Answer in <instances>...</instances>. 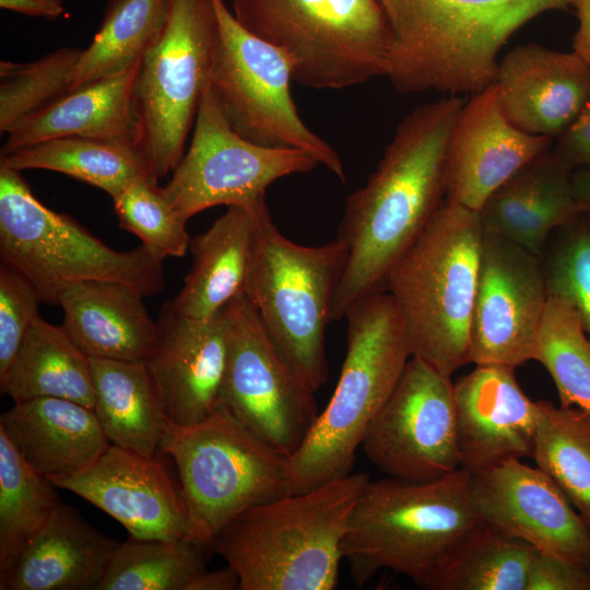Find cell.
Instances as JSON below:
<instances>
[{"label": "cell", "instance_id": "cell-1", "mask_svg": "<svg viewBox=\"0 0 590 590\" xmlns=\"http://www.w3.org/2000/svg\"><path fill=\"white\" fill-rule=\"evenodd\" d=\"M465 99L450 95L405 116L366 185L345 200L337 238L347 259L331 321L384 291L393 264L425 229L446 197L449 140Z\"/></svg>", "mask_w": 590, "mask_h": 590}, {"label": "cell", "instance_id": "cell-2", "mask_svg": "<svg viewBox=\"0 0 590 590\" xmlns=\"http://www.w3.org/2000/svg\"><path fill=\"white\" fill-rule=\"evenodd\" d=\"M369 480L352 472L248 508L209 547L237 573L241 590L334 589L342 541Z\"/></svg>", "mask_w": 590, "mask_h": 590}, {"label": "cell", "instance_id": "cell-3", "mask_svg": "<svg viewBox=\"0 0 590 590\" xmlns=\"http://www.w3.org/2000/svg\"><path fill=\"white\" fill-rule=\"evenodd\" d=\"M483 523L471 473L462 468L428 482L369 480L353 509L342 555L357 586L390 569L434 590L452 556Z\"/></svg>", "mask_w": 590, "mask_h": 590}, {"label": "cell", "instance_id": "cell-4", "mask_svg": "<svg viewBox=\"0 0 590 590\" xmlns=\"http://www.w3.org/2000/svg\"><path fill=\"white\" fill-rule=\"evenodd\" d=\"M392 44L387 78L401 94H475L495 82L497 55L536 15L571 0H379Z\"/></svg>", "mask_w": 590, "mask_h": 590}, {"label": "cell", "instance_id": "cell-5", "mask_svg": "<svg viewBox=\"0 0 590 590\" xmlns=\"http://www.w3.org/2000/svg\"><path fill=\"white\" fill-rule=\"evenodd\" d=\"M484 229L477 211L444 200L389 271L413 357L450 376L470 363Z\"/></svg>", "mask_w": 590, "mask_h": 590}, {"label": "cell", "instance_id": "cell-6", "mask_svg": "<svg viewBox=\"0 0 590 590\" xmlns=\"http://www.w3.org/2000/svg\"><path fill=\"white\" fill-rule=\"evenodd\" d=\"M346 352L334 391L308 435L290 457L293 493L353 472L363 436L411 358L393 297L380 291L346 311Z\"/></svg>", "mask_w": 590, "mask_h": 590}, {"label": "cell", "instance_id": "cell-7", "mask_svg": "<svg viewBox=\"0 0 590 590\" xmlns=\"http://www.w3.org/2000/svg\"><path fill=\"white\" fill-rule=\"evenodd\" d=\"M346 259L338 238L299 245L278 229L269 210L257 216L245 295L279 353L314 393L328 378L326 328Z\"/></svg>", "mask_w": 590, "mask_h": 590}, {"label": "cell", "instance_id": "cell-8", "mask_svg": "<svg viewBox=\"0 0 590 590\" xmlns=\"http://www.w3.org/2000/svg\"><path fill=\"white\" fill-rule=\"evenodd\" d=\"M0 259L22 274L47 305L85 281L125 284L144 297L165 285L163 262L142 245L118 251L68 214L44 205L21 172L0 165Z\"/></svg>", "mask_w": 590, "mask_h": 590}, {"label": "cell", "instance_id": "cell-9", "mask_svg": "<svg viewBox=\"0 0 590 590\" xmlns=\"http://www.w3.org/2000/svg\"><path fill=\"white\" fill-rule=\"evenodd\" d=\"M233 14L290 57L299 85L342 90L387 76L392 33L379 0H233Z\"/></svg>", "mask_w": 590, "mask_h": 590}, {"label": "cell", "instance_id": "cell-10", "mask_svg": "<svg viewBox=\"0 0 590 590\" xmlns=\"http://www.w3.org/2000/svg\"><path fill=\"white\" fill-rule=\"evenodd\" d=\"M161 455L175 462L190 540L202 547L246 509L293 494L290 457L252 435L222 405L198 423H172Z\"/></svg>", "mask_w": 590, "mask_h": 590}, {"label": "cell", "instance_id": "cell-11", "mask_svg": "<svg viewBox=\"0 0 590 590\" xmlns=\"http://www.w3.org/2000/svg\"><path fill=\"white\" fill-rule=\"evenodd\" d=\"M216 37L213 0H172L163 32L140 58L132 97L134 144L156 180L185 154L210 86Z\"/></svg>", "mask_w": 590, "mask_h": 590}, {"label": "cell", "instance_id": "cell-12", "mask_svg": "<svg viewBox=\"0 0 590 590\" xmlns=\"http://www.w3.org/2000/svg\"><path fill=\"white\" fill-rule=\"evenodd\" d=\"M213 3L217 37L210 88L231 127L260 145L305 151L345 182L339 153L297 111L290 91V57L243 27L224 0Z\"/></svg>", "mask_w": 590, "mask_h": 590}, {"label": "cell", "instance_id": "cell-13", "mask_svg": "<svg viewBox=\"0 0 590 590\" xmlns=\"http://www.w3.org/2000/svg\"><path fill=\"white\" fill-rule=\"evenodd\" d=\"M317 165L305 151L260 145L243 138L226 120L209 86L199 105L190 145L163 189L188 222L217 205L264 209L271 184L311 172Z\"/></svg>", "mask_w": 590, "mask_h": 590}, {"label": "cell", "instance_id": "cell-14", "mask_svg": "<svg viewBox=\"0 0 590 590\" xmlns=\"http://www.w3.org/2000/svg\"><path fill=\"white\" fill-rule=\"evenodd\" d=\"M222 311L228 352L220 405L257 438L292 457L319 414L314 392L279 353L245 294Z\"/></svg>", "mask_w": 590, "mask_h": 590}, {"label": "cell", "instance_id": "cell-15", "mask_svg": "<svg viewBox=\"0 0 590 590\" xmlns=\"http://www.w3.org/2000/svg\"><path fill=\"white\" fill-rule=\"evenodd\" d=\"M388 477L428 482L460 469L451 377L411 356L361 444Z\"/></svg>", "mask_w": 590, "mask_h": 590}, {"label": "cell", "instance_id": "cell-16", "mask_svg": "<svg viewBox=\"0 0 590 590\" xmlns=\"http://www.w3.org/2000/svg\"><path fill=\"white\" fill-rule=\"evenodd\" d=\"M547 298L540 257L485 234L471 319L470 363L517 368L533 359Z\"/></svg>", "mask_w": 590, "mask_h": 590}, {"label": "cell", "instance_id": "cell-17", "mask_svg": "<svg viewBox=\"0 0 590 590\" xmlns=\"http://www.w3.org/2000/svg\"><path fill=\"white\" fill-rule=\"evenodd\" d=\"M482 520L539 552L590 568V530L540 468L510 459L471 473Z\"/></svg>", "mask_w": 590, "mask_h": 590}, {"label": "cell", "instance_id": "cell-18", "mask_svg": "<svg viewBox=\"0 0 590 590\" xmlns=\"http://www.w3.org/2000/svg\"><path fill=\"white\" fill-rule=\"evenodd\" d=\"M117 520L130 536L190 539L187 506L161 456L115 445L87 469L47 477Z\"/></svg>", "mask_w": 590, "mask_h": 590}, {"label": "cell", "instance_id": "cell-19", "mask_svg": "<svg viewBox=\"0 0 590 590\" xmlns=\"http://www.w3.org/2000/svg\"><path fill=\"white\" fill-rule=\"evenodd\" d=\"M515 369L476 365L453 384L460 468L470 473L533 456L542 409Z\"/></svg>", "mask_w": 590, "mask_h": 590}, {"label": "cell", "instance_id": "cell-20", "mask_svg": "<svg viewBox=\"0 0 590 590\" xmlns=\"http://www.w3.org/2000/svg\"><path fill=\"white\" fill-rule=\"evenodd\" d=\"M553 138L515 127L504 115L495 83L465 102L452 130L446 160V200L479 211L486 199Z\"/></svg>", "mask_w": 590, "mask_h": 590}, {"label": "cell", "instance_id": "cell-21", "mask_svg": "<svg viewBox=\"0 0 590 590\" xmlns=\"http://www.w3.org/2000/svg\"><path fill=\"white\" fill-rule=\"evenodd\" d=\"M145 365L170 422L188 426L219 405L228 352L227 324L221 310L210 319H193L165 303Z\"/></svg>", "mask_w": 590, "mask_h": 590}, {"label": "cell", "instance_id": "cell-22", "mask_svg": "<svg viewBox=\"0 0 590 590\" xmlns=\"http://www.w3.org/2000/svg\"><path fill=\"white\" fill-rule=\"evenodd\" d=\"M506 118L518 129L558 138L590 101V68L574 52L538 44L512 48L494 82Z\"/></svg>", "mask_w": 590, "mask_h": 590}, {"label": "cell", "instance_id": "cell-23", "mask_svg": "<svg viewBox=\"0 0 590 590\" xmlns=\"http://www.w3.org/2000/svg\"><path fill=\"white\" fill-rule=\"evenodd\" d=\"M574 170L551 149L533 158L477 211L484 233L540 257L550 234L580 213L573 194Z\"/></svg>", "mask_w": 590, "mask_h": 590}, {"label": "cell", "instance_id": "cell-24", "mask_svg": "<svg viewBox=\"0 0 590 590\" xmlns=\"http://www.w3.org/2000/svg\"><path fill=\"white\" fill-rule=\"evenodd\" d=\"M119 543L61 503L17 560L0 573V590H96Z\"/></svg>", "mask_w": 590, "mask_h": 590}, {"label": "cell", "instance_id": "cell-25", "mask_svg": "<svg viewBox=\"0 0 590 590\" xmlns=\"http://www.w3.org/2000/svg\"><path fill=\"white\" fill-rule=\"evenodd\" d=\"M0 427L26 462L46 477L83 471L110 446L94 410L67 399L13 402L1 414Z\"/></svg>", "mask_w": 590, "mask_h": 590}, {"label": "cell", "instance_id": "cell-26", "mask_svg": "<svg viewBox=\"0 0 590 590\" xmlns=\"http://www.w3.org/2000/svg\"><path fill=\"white\" fill-rule=\"evenodd\" d=\"M143 298L125 284L79 282L60 295L61 326L91 358L145 363L156 339L157 324Z\"/></svg>", "mask_w": 590, "mask_h": 590}, {"label": "cell", "instance_id": "cell-27", "mask_svg": "<svg viewBox=\"0 0 590 590\" xmlns=\"http://www.w3.org/2000/svg\"><path fill=\"white\" fill-rule=\"evenodd\" d=\"M258 211L232 205L203 233L191 237L193 263L180 292L168 302L193 319L215 317L245 294L253 251Z\"/></svg>", "mask_w": 590, "mask_h": 590}, {"label": "cell", "instance_id": "cell-28", "mask_svg": "<svg viewBox=\"0 0 590 590\" xmlns=\"http://www.w3.org/2000/svg\"><path fill=\"white\" fill-rule=\"evenodd\" d=\"M71 90L7 132L0 155L62 137L128 140L134 143L133 84L139 66Z\"/></svg>", "mask_w": 590, "mask_h": 590}, {"label": "cell", "instance_id": "cell-29", "mask_svg": "<svg viewBox=\"0 0 590 590\" xmlns=\"http://www.w3.org/2000/svg\"><path fill=\"white\" fill-rule=\"evenodd\" d=\"M94 412L115 445L144 456H162L172 425L145 363L91 358Z\"/></svg>", "mask_w": 590, "mask_h": 590}, {"label": "cell", "instance_id": "cell-30", "mask_svg": "<svg viewBox=\"0 0 590 590\" xmlns=\"http://www.w3.org/2000/svg\"><path fill=\"white\" fill-rule=\"evenodd\" d=\"M0 390L13 402L60 398L94 409L91 357L78 347L61 324H52L39 316L0 380Z\"/></svg>", "mask_w": 590, "mask_h": 590}, {"label": "cell", "instance_id": "cell-31", "mask_svg": "<svg viewBox=\"0 0 590 590\" xmlns=\"http://www.w3.org/2000/svg\"><path fill=\"white\" fill-rule=\"evenodd\" d=\"M0 165L21 173L26 169L60 173L94 186L110 198L133 179L151 176L135 144L118 139H49L0 155Z\"/></svg>", "mask_w": 590, "mask_h": 590}, {"label": "cell", "instance_id": "cell-32", "mask_svg": "<svg viewBox=\"0 0 590 590\" xmlns=\"http://www.w3.org/2000/svg\"><path fill=\"white\" fill-rule=\"evenodd\" d=\"M172 0H109L69 75L70 90L135 63L163 32Z\"/></svg>", "mask_w": 590, "mask_h": 590}, {"label": "cell", "instance_id": "cell-33", "mask_svg": "<svg viewBox=\"0 0 590 590\" xmlns=\"http://www.w3.org/2000/svg\"><path fill=\"white\" fill-rule=\"evenodd\" d=\"M0 427V573L10 568L61 504Z\"/></svg>", "mask_w": 590, "mask_h": 590}, {"label": "cell", "instance_id": "cell-34", "mask_svg": "<svg viewBox=\"0 0 590 590\" xmlns=\"http://www.w3.org/2000/svg\"><path fill=\"white\" fill-rule=\"evenodd\" d=\"M540 404L532 458L590 530V414L543 400Z\"/></svg>", "mask_w": 590, "mask_h": 590}, {"label": "cell", "instance_id": "cell-35", "mask_svg": "<svg viewBox=\"0 0 590 590\" xmlns=\"http://www.w3.org/2000/svg\"><path fill=\"white\" fill-rule=\"evenodd\" d=\"M202 548L188 538L129 535L115 550L96 590H187L206 569Z\"/></svg>", "mask_w": 590, "mask_h": 590}, {"label": "cell", "instance_id": "cell-36", "mask_svg": "<svg viewBox=\"0 0 590 590\" xmlns=\"http://www.w3.org/2000/svg\"><path fill=\"white\" fill-rule=\"evenodd\" d=\"M538 553L484 522L452 556L434 590H526Z\"/></svg>", "mask_w": 590, "mask_h": 590}, {"label": "cell", "instance_id": "cell-37", "mask_svg": "<svg viewBox=\"0 0 590 590\" xmlns=\"http://www.w3.org/2000/svg\"><path fill=\"white\" fill-rule=\"evenodd\" d=\"M533 359L552 377L559 405L590 414V337L562 296L548 294Z\"/></svg>", "mask_w": 590, "mask_h": 590}, {"label": "cell", "instance_id": "cell-38", "mask_svg": "<svg viewBox=\"0 0 590 590\" xmlns=\"http://www.w3.org/2000/svg\"><path fill=\"white\" fill-rule=\"evenodd\" d=\"M120 227L135 235L157 260L182 257L189 250L184 220L151 176H141L111 197Z\"/></svg>", "mask_w": 590, "mask_h": 590}, {"label": "cell", "instance_id": "cell-39", "mask_svg": "<svg viewBox=\"0 0 590 590\" xmlns=\"http://www.w3.org/2000/svg\"><path fill=\"white\" fill-rule=\"evenodd\" d=\"M82 49L58 48L31 62H0V131L70 92L69 75Z\"/></svg>", "mask_w": 590, "mask_h": 590}, {"label": "cell", "instance_id": "cell-40", "mask_svg": "<svg viewBox=\"0 0 590 590\" xmlns=\"http://www.w3.org/2000/svg\"><path fill=\"white\" fill-rule=\"evenodd\" d=\"M556 232L544 263L547 291L575 307L590 337V214L579 213Z\"/></svg>", "mask_w": 590, "mask_h": 590}, {"label": "cell", "instance_id": "cell-41", "mask_svg": "<svg viewBox=\"0 0 590 590\" xmlns=\"http://www.w3.org/2000/svg\"><path fill=\"white\" fill-rule=\"evenodd\" d=\"M37 290L22 274L0 266V380L10 369L22 342L40 316Z\"/></svg>", "mask_w": 590, "mask_h": 590}, {"label": "cell", "instance_id": "cell-42", "mask_svg": "<svg viewBox=\"0 0 590 590\" xmlns=\"http://www.w3.org/2000/svg\"><path fill=\"white\" fill-rule=\"evenodd\" d=\"M526 590H590V568L539 552Z\"/></svg>", "mask_w": 590, "mask_h": 590}, {"label": "cell", "instance_id": "cell-43", "mask_svg": "<svg viewBox=\"0 0 590 590\" xmlns=\"http://www.w3.org/2000/svg\"><path fill=\"white\" fill-rule=\"evenodd\" d=\"M554 152L574 168L590 166V101L557 138Z\"/></svg>", "mask_w": 590, "mask_h": 590}, {"label": "cell", "instance_id": "cell-44", "mask_svg": "<svg viewBox=\"0 0 590 590\" xmlns=\"http://www.w3.org/2000/svg\"><path fill=\"white\" fill-rule=\"evenodd\" d=\"M0 8L26 16L44 17L48 20L64 14L61 0H0Z\"/></svg>", "mask_w": 590, "mask_h": 590}, {"label": "cell", "instance_id": "cell-45", "mask_svg": "<svg viewBox=\"0 0 590 590\" xmlns=\"http://www.w3.org/2000/svg\"><path fill=\"white\" fill-rule=\"evenodd\" d=\"M579 21L573 51L590 68V0H571Z\"/></svg>", "mask_w": 590, "mask_h": 590}, {"label": "cell", "instance_id": "cell-46", "mask_svg": "<svg viewBox=\"0 0 590 590\" xmlns=\"http://www.w3.org/2000/svg\"><path fill=\"white\" fill-rule=\"evenodd\" d=\"M239 588L237 573L227 565L217 570H203L188 586L187 590H234Z\"/></svg>", "mask_w": 590, "mask_h": 590}, {"label": "cell", "instance_id": "cell-47", "mask_svg": "<svg viewBox=\"0 0 590 590\" xmlns=\"http://www.w3.org/2000/svg\"><path fill=\"white\" fill-rule=\"evenodd\" d=\"M575 203L580 213L590 214V166L576 169L571 176Z\"/></svg>", "mask_w": 590, "mask_h": 590}]
</instances>
